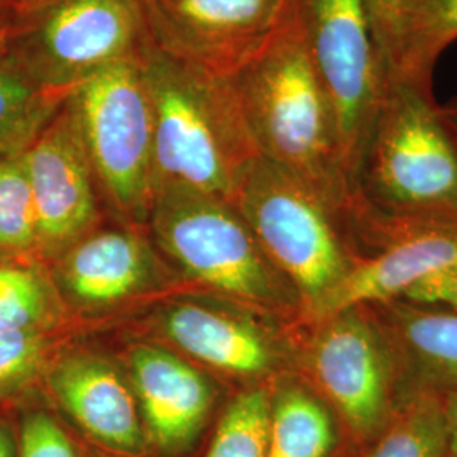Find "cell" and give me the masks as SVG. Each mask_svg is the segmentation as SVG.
Instances as JSON below:
<instances>
[{
	"label": "cell",
	"instance_id": "2e32d148",
	"mask_svg": "<svg viewBox=\"0 0 457 457\" xmlns=\"http://www.w3.org/2000/svg\"><path fill=\"white\" fill-rule=\"evenodd\" d=\"M151 273V258L136 236L104 230L85 236L65 251L56 278L77 303L107 307L141 292Z\"/></svg>",
	"mask_w": 457,
	"mask_h": 457
},
{
	"label": "cell",
	"instance_id": "f546056e",
	"mask_svg": "<svg viewBox=\"0 0 457 457\" xmlns=\"http://www.w3.org/2000/svg\"><path fill=\"white\" fill-rule=\"evenodd\" d=\"M371 4V11L375 17L376 33L381 49L385 48V39L388 33V26H390V19H392L393 7H395V0H370ZM385 54V51H383Z\"/></svg>",
	"mask_w": 457,
	"mask_h": 457
},
{
	"label": "cell",
	"instance_id": "603a6c76",
	"mask_svg": "<svg viewBox=\"0 0 457 457\" xmlns=\"http://www.w3.org/2000/svg\"><path fill=\"white\" fill-rule=\"evenodd\" d=\"M54 313L51 288L34 266L0 262V332L43 330Z\"/></svg>",
	"mask_w": 457,
	"mask_h": 457
},
{
	"label": "cell",
	"instance_id": "cb8c5ba5",
	"mask_svg": "<svg viewBox=\"0 0 457 457\" xmlns=\"http://www.w3.org/2000/svg\"><path fill=\"white\" fill-rule=\"evenodd\" d=\"M271 396L264 388L237 395L215 430L205 457H268Z\"/></svg>",
	"mask_w": 457,
	"mask_h": 457
},
{
	"label": "cell",
	"instance_id": "3957f363",
	"mask_svg": "<svg viewBox=\"0 0 457 457\" xmlns=\"http://www.w3.org/2000/svg\"><path fill=\"white\" fill-rule=\"evenodd\" d=\"M153 109L154 173L160 187H181L232 204L260 153L228 80L156 48L137 51Z\"/></svg>",
	"mask_w": 457,
	"mask_h": 457
},
{
	"label": "cell",
	"instance_id": "1f68e13d",
	"mask_svg": "<svg viewBox=\"0 0 457 457\" xmlns=\"http://www.w3.org/2000/svg\"><path fill=\"white\" fill-rule=\"evenodd\" d=\"M441 111L444 119H445V122L449 124L451 131L454 132V136H456L457 139V96L453 98L447 105L441 107Z\"/></svg>",
	"mask_w": 457,
	"mask_h": 457
},
{
	"label": "cell",
	"instance_id": "d6986e66",
	"mask_svg": "<svg viewBox=\"0 0 457 457\" xmlns=\"http://www.w3.org/2000/svg\"><path fill=\"white\" fill-rule=\"evenodd\" d=\"M70 96L34 82L0 56V160L17 158L31 146Z\"/></svg>",
	"mask_w": 457,
	"mask_h": 457
},
{
	"label": "cell",
	"instance_id": "4316f807",
	"mask_svg": "<svg viewBox=\"0 0 457 457\" xmlns=\"http://www.w3.org/2000/svg\"><path fill=\"white\" fill-rule=\"evenodd\" d=\"M420 307L444 309L457 313V266L427 278L402 298Z\"/></svg>",
	"mask_w": 457,
	"mask_h": 457
},
{
	"label": "cell",
	"instance_id": "484cf974",
	"mask_svg": "<svg viewBox=\"0 0 457 457\" xmlns=\"http://www.w3.org/2000/svg\"><path fill=\"white\" fill-rule=\"evenodd\" d=\"M17 457H77L63 428L43 411L24 417Z\"/></svg>",
	"mask_w": 457,
	"mask_h": 457
},
{
	"label": "cell",
	"instance_id": "d6a6232c",
	"mask_svg": "<svg viewBox=\"0 0 457 457\" xmlns=\"http://www.w3.org/2000/svg\"><path fill=\"white\" fill-rule=\"evenodd\" d=\"M53 2V0H17V5H19V11H21V16H28L34 11L45 7L46 4Z\"/></svg>",
	"mask_w": 457,
	"mask_h": 457
},
{
	"label": "cell",
	"instance_id": "9a60e30c",
	"mask_svg": "<svg viewBox=\"0 0 457 457\" xmlns=\"http://www.w3.org/2000/svg\"><path fill=\"white\" fill-rule=\"evenodd\" d=\"M160 328L181 351L228 375H268L279 358L271 336L253 319L196 302L168 305Z\"/></svg>",
	"mask_w": 457,
	"mask_h": 457
},
{
	"label": "cell",
	"instance_id": "6da1fadb",
	"mask_svg": "<svg viewBox=\"0 0 457 457\" xmlns=\"http://www.w3.org/2000/svg\"><path fill=\"white\" fill-rule=\"evenodd\" d=\"M228 82L260 156L332 207L351 213L354 194L334 105L313 66L298 16Z\"/></svg>",
	"mask_w": 457,
	"mask_h": 457
},
{
	"label": "cell",
	"instance_id": "9c48e42d",
	"mask_svg": "<svg viewBox=\"0 0 457 457\" xmlns=\"http://www.w3.org/2000/svg\"><path fill=\"white\" fill-rule=\"evenodd\" d=\"M147 36L187 65L230 80L298 16V0H143Z\"/></svg>",
	"mask_w": 457,
	"mask_h": 457
},
{
	"label": "cell",
	"instance_id": "7a4b0ae2",
	"mask_svg": "<svg viewBox=\"0 0 457 457\" xmlns=\"http://www.w3.org/2000/svg\"><path fill=\"white\" fill-rule=\"evenodd\" d=\"M351 207L388 226L457 228V139L432 88L388 77Z\"/></svg>",
	"mask_w": 457,
	"mask_h": 457
},
{
	"label": "cell",
	"instance_id": "30bf717a",
	"mask_svg": "<svg viewBox=\"0 0 457 457\" xmlns=\"http://www.w3.org/2000/svg\"><path fill=\"white\" fill-rule=\"evenodd\" d=\"M309 368L320 392L356 434L370 436L385 422L402 362L371 309H351L320 320L309 349Z\"/></svg>",
	"mask_w": 457,
	"mask_h": 457
},
{
	"label": "cell",
	"instance_id": "83f0119b",
	"mask_svg": "<svg viewBox=\"0 0 457 457\" xmlns=\"http://www.w3.org/2000/svg\"><path fill=\"white\" fill-rule=\"evenodd\" d=\"M21 19L22 16L17 0H0V56L4 54L5 45L14 33Z\"/></svg>",
	"mask_w": 457,
	"mask_h": 457
},
{
	"label": "cell",
	"instance_id": "7402d4cb",
	"mask_svg": "<svg viewBox=\"0 0 457 457\" xmlns=\"http://www.w3.org/2000/svg\"><path fill=\"white\" fill-rule=\"evenodd\" d=\"M447 453L442 400L422 392L407 402L370 457H445Z\"/></svg>",
	"mask_w": 457,
	"mask_h": 457
},
{
	"label": "cell",
	"instance_id": "f1b7e54d",
	"mask_svg": "<svg viewBox=\"0 0 457 457\" xmlns=\"http://www.w3.org/2000/svg\"><path fill=\"white\" fill-rule=\"evenodd\" d=\"M441 400L447 427V447L449 453L457 457V388L447 390Z\"/></svg>",
	"mask_w": 457,
	"mask_h": 457
},
{
	"label": "cell",
	"instance_id": "7c38bea8",
	"mask_svg": "<svg viewBox=\"0 0 457 457\" xmlns=\"http://www.w3.org/2000/svg\"><path fill=\"white\" fill-rule=\"evenodd\" d=\"M360 230L386 243L373 258L353 262L328 294L313 320L361 307H378L402 300L427 278L457 266V228H402L364 220Z\"/></svg>",
	"mask_w": 457,
	"mask_h": 457
},
{
	"label": "cell",
	"instance_id": "4dcf8cb0",
	"mask_svg": "<svg viewBox=\"0 0 457 457\" xmlns=\"http://www.w3.org/2000/svg\"><path fill=\"white\" fill-rule=\"evenodd\" d=\"M0 457H17V444L11 428L0 422Z\"/></svg>",
	"mask_w": 457,
	"mask_h": 457
},
{
	"label": "cell",
	"instance_id": "52a82bcc",
	"mask_svg": "<svg viewBox=\"0 0 457 457\" xmlns=\"http://www.w3.org/2000/svg\"><path fill=\"white\" fill-rule=\"evenodd\" d=\"M146 39L143 0H53L19 21L2 56L34 82L73 94Z\"/></svg>",
	"mask_w": 457,
	"mask_h": 457
},
{
	"label": "cell",
	"instance_id": "44dd1931",
	"mask_svg": "<svg viewBox=\"0 0 457 457\" xmlns=\"http://www.w3.org/2000/svg\"><path fill=\"white\" fill-rule=\"evenodd\" d=\"M39 253L37 215L22 158L0 160V262H22Z\"/></svg>",
	"mask_w": 457,
	"mask_h": 457
},
{
	"label": "cell",
	"instance_id": "4fadbf2b",
	"mask_svg": "<svg viewBox=\"0 0 457 457\" xmlns=\"http://www.w3.org/2000/svg\"><path fill=\"white\" fill-rule=\"evenodd\" d=\"M132 390L153 442L166 453L185 451L212 410V385L188 361L160 345H136L129 356Z\"/></svg>",
	"mask_w": 457,
	"mask_h": 457
},
{
	"label": "cell",
	"instance_id": "ba28073f",
	"mask_svg": "<svg viewBox=\"0 0 457 457\" xmlns=\"http://www.w3.org/2000/svg\"><path fill=\"white\" fill-rule=\"evenodd\" d=\"M313 66L334 105L344 166L354 177L388 80L370 0H298Z\"/></svg>",
	"mask_w": 457,
	"mask_h": 457
},
{
	"label": "cell",
	"instance_id": "5bb4252c",
	"mask_svg": "<svg viewBox=\"0 0 457 457\" xmlns=\"http://www.w3.org/2000/svg\"><path fill=\"white\" fill-rule=\"evenodd\" d=\"M48 385L66 413L94 439L128 453L143 447L134 390L107 361L68 356L53 366Z\"/></svg>",
	"mask_w": 457,
	"mask_h": 457
},
{
	"label": "cell",
	"instance_id": "5b68a950",
	"mask_svg": "<svg viewBox=\"0 0 457 457\" xmlns=\"http://www.w3.org/2000/svg\"><path fill=\"white\" fill-rule=\"evenodd\" d=\"M149 217L160 245L200 281L253 309H302L294 287L266 258L234 204L181 187H160Z\"/></svg>",
	"mask_w": 457,
	"mask_h": 457
},
{
	"label": "cell",
	"instance_id": "277c9868",
	"mask_svg": "<svg viewBox=\"0 0 457 457\" xmlns=\"http://www.w3.org/2000/svg\"><path fill=\"white\" fill-rule=\"evenodd\" d=\"M232 204L313 319L353 264L337 228L351 215L262 156L245 170Z\"/></svg>",
	"mask_w": 457,
	"mask_h": 457
},
{
	"label": "cell",
	"instance_id": "8992f818",
	"mask_svg": "<svg viewBox=\"0 0 457 457\" xmlns=\"http://www.w3.org/2000/svg\"><path fill=\"white\" fill-rule=\"evenodd\" d=\"M68 102L105 195L132 219L149 217L156 196L154 129L137 56L98 71Z\"/></svg>",
	"mask_w": 457,
	"mask_h": 457
},
{
	"label": "cell",
	"instance_id": "e0dca14e",
	"mask_svg": "<svg viewBox=\"0 0 457 457\" xmlns=\"http://www.w3.org/2000/svg\"><path fill=\"white\" fill-rule=\"evenodd\" d=\"M457 39V0H395L385 60L388 77L432 88L436 63Z\"/></svg>",
	"mask_w": 457,
	"mask_h": 457
},
{
	"label": "cell",
	"instance_id": "d4e9b609",
	"mask_svg": "<svg viewBox=\"0 0 457 457\" xmlns=\"http://www.w3.org/2000/svg\"><path fill=\"white\" fill-rule=\"evenodd\" d=\"M48 349L43 330L0 332V398L21 390L43 370Z\"/></svg>",
	"mask_w": 457,
	"mask_h": 457
},
{
	"label": "cell",
	"instance_id": "8fae6325",
	"mask_svg": "<svg viewBox=\"0 0 457 457\" xmlns=\"http://www.w3.org/2000/svg\"><path fill=\"white\" fill-rule=\"evenodd\" d=\"M21 158L33 192L39 254L65 253L97 220L96 177L68 100Z\"/></svg>",
	"mask_w": 457,
	"mask_h": 457
},
{
	"label": "cell",
	"instance_id": "ac0fdd59",
	"mask_svg": "<svg viewBox=\"0 0 457 457\" xmlns=\"http://www.w3.org/2000/svg\"><path fill=\"white\" fill-rule=\"evenodd\" d=\"M398 358L428 383L457 388L456 312L413 305L403 300L378 305ZM449 388V390H451Z\"/></svg>",
	"mask_w": 457,
	"mask_h": 457
},
{
	"label": "cell",
	"instance_id": "ffe728a7",
	"mask_svg": "<svg viewBox=\"0 0 457 457\" xmlns=\"http://www.w3.org/2000/svg\"><path fill=\"white\" fill-rule=\"evenodd\" d=\"M336 441L322 402L300 385L271 396L268 457H327Z\"/></svg>",
	"mask_w": 457,
	"mask_h": 457
}]
</instances>
